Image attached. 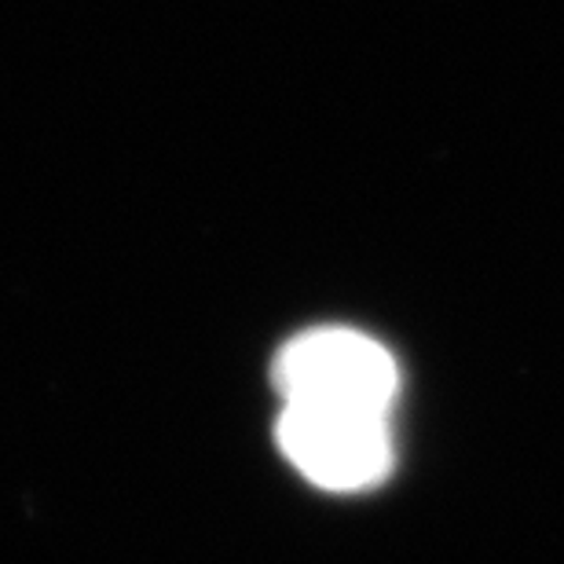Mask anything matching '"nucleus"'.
<instances>
[{
  "label": "nucleus",
  "mask_w": 564,
  "mask_h": 564,
  "mask_svg": "<svg viewBox=\"0 0 564 564\" xmlns=\"http://www.w3.org/2000/svg\"><path fill=\"white\" fill-rule=\"evenodd\" d=\"M275 436L290 466L323 491H367L392 473L389 411L282 403Z\"/></svg>",
  "instance_id": "obj_1"
},
{
  "label": "nucleus",
  "mask_w": 564,
  "mask_h": 564,
  "mask_svg": "<svg viewBox=\"0 0 564 564\" xmlns=\"http://www.w3.org/2000/svg\"><path fill=\"white\" fill-rule=\"evenodd\" d=\"M272 378L282 403L389 411L400 392V370L389 348L345 326L293 337L279 352Z\"/></svg>",
  "instance_id": "obj_2"
}]
</instances>
